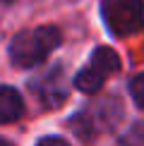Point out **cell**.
Wrapping results in <instances>:
<instances>
[{"mask_svg":"<svg viewBox=\"0 0 144 146\" xmlns=\"http://www.w3.org/2000/svg\"><path fill=\"white\" fill-rule=\"evenodd\" d=\"M58 27H36L29 31H19L10 43V60L17 67H36L60 46Z\"/></svg>","mask_w":144,"mask_h":146,"instance_id":"1","label":"cell"},{"mask_svg":"<svg viewBox=\"0 0 144 146\" xmlns=\"http://www.w3.org/2000/svg\"><path fill=\"white\" fill-rule=\"evenodd\" d=\"M101 15L108 31L115 36H132L144 24V3L142 0H103Z\"/></svg>","mask_w":144,"mask_h":146,"instance_id":"2","label":"cell"},{"mask_svg":"<svg viewBox=\"0 0 144 146\" xmlns=\"http://www.w3.org/2000/svg\"><path fill=\"white\" fill-rule=\"evenodd\" d=\"M123 117V106L118 98H103L99 103H94L91 108H87L84 113H79L72 120V127L77 129L84 141H89L91 137L108 132L118 125V120Z\"/></svg>","mask_w":144,"mask_h":146,"instance_id":"3","label":"cell"},{"mask_svg":"<svg viewBox=\"0 0 144 146\" xmlns=\"http://www.w3.org/2000/svg\"><path fill=\"white\" fill-rule=\"evenodd\" d=\"M120 70V58L118 53L113 50V48H96L91 60H89V65L84 70L77 72L75 77V86L82 91V94H96L101 86H103V82L111 74H115Z\"/></svg>","mask_w":144,"mask_h":146,"instance_id":"4","label":"cell"},{"mask_svg":"<svg viewBox=\"0 0 144 146\" xmlns=\"http://www.w3.org/2000/svg\"><path fill=\"white\" fill-rule=\"evenodd\" d=\"M34 91L39 94V98L48 108L60 106V103L67 98V82H65L63 67H51L41 77H36L34 79Z\"/></svg>","mask_w":144,"mask_h":146,"instance_id":"5","label":"cell"},{"mask_svg":"<svg viewBox=\"0 0 144 146\" xmlns=\"http://www.w3.org/2000/svg\"><path fill=\"white\" fill-rule=\"evenodd\" d=\"M24 115V101L12 86H0V125L15 122Z\"/></svg>","mask_w":144,"mask_h":146,"instance_id":"6","label":"cell"},{"mask_svg":"<svg viewBox=\"0 0 144 146\" xmlns=\"http://www.w3.org/2000/svg\"><path fill=\"white\" fill-rule=\"evenodd\" d=\"M130 94H132V98H135V103L144 110V72H142V74H137L130 82Z\"/></svg>","mask_w":144,"mask_h":146,"instance_id":"7","label":"cell"},{"mask_svg":"<svg viewBox=\"0 0 144 146\" xmlns=\"http://www.w3.org/2000/svg\"><path fill=\"white\" fill-rule=\"evenodd\" d=\"M144 146V125H137L120 139V146Z\"/></svg>","mask_w":144,"mask_h":146,"instance_id":"8","label":"cell"},{"mask_svg":"<svg viewBox=\"0 0 144 146\" xmlns=\"http://www.w3.org/2000/svg\"><path fill=\"white\" fill-rule=\"evenodd\" d=\"M36 146H70V144L65 141L63 137H43Z\"/></svg>","mask_w":144,"mask_h":146,"instance_id":"9","label":"cell"},{"mask_svg":"<svg viewBox=\"0 0 144 146\" xmlns=\"http://www.w3.org/2000/svg\"><path fill=\"white\" fill-rule=\"evenodd\" d=\"M0 146H12L10 141H5V139H0Z\"/></svg>","mask_w":144,"mask_h":146,"instance_id":"10","label":"cell"},{"mask_svg":"<svg viewBox=\"0 0 144 146\" xmlns=\"http://www.w3.org/2000/svg\"><path fill=\"white\" fill-rule=\"evenodd\" d=\"M0 3H12V0H0Z\"/></svg>","mask_w":144,"mask_h":146,"instance_id":"11","label":"cell"}]
</instances>
